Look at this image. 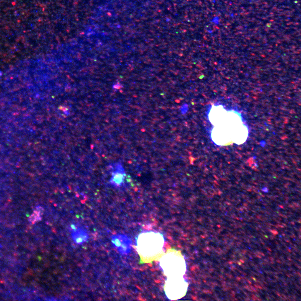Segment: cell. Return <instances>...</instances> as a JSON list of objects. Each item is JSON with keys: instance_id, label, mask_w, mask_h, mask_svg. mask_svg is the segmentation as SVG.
<instances>
[{"instance_id": "cell-1", "label": "cell", "mask_w": 301, "mask_h": 301, "mask_svg": "<svg viewBox=\"0 0 301 301\" xmlns=\"http://www.w3.org/2000/svg\"><path fill=\"white\" fill-rule=\"evenodd\" d=\"M111 176L109 183L114 188L121 190L126 185V175L123 166L120 162H116L110 165Z\"/></svg>"}, {"instance_id": "cell-2", "label": "cell", "mask_w": 301, "mask_h": 301, "mask_svg": "<svg viewBox=\"0 0 301 301\" xmlns=\"http://www.w3.org/2000/svg\"><path fill=\"white\" fill-rule=\"evenodd\" d=\"M111 241L114 248L121 254H126L130 249V242L127 237L121 234L114 235L111 237Z\"/></svg>"}, {"instance_id": "cell-3", "label": "cell", "mask_w": 301, "mask_h": 301, "mask_svg": "<svg viewBox=\"0 0 301 301\" xmlns=\"http://www.w3.org/2000/svg\"><path fill=\"white\" fill-rule=\"evenodd\" d=\"M71 237L73 241L78 245H82L87 241L89 235L86 231L81 228L73 227Z\"/></svg>"}]
</instances>
